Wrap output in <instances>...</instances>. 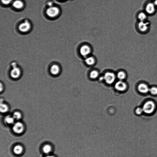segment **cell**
Listing matches in <instances>:
<instances>
[{
	"instance_id": "cell-1",
	"label": "cell",
	"mask_w": 157,
	"mask_h": 157,
	"mask_svg": "<svg viewBox=\"0 0 157 157\" xmlns=\"http://www.w3.org/2000/svg\"><path fill=\"white\" fill-rule=\"evenodd\" d=\"M93 47L90 44L83 42L78 46L76 52L78 56L84 59L93 54Z\"/></svg>"
},
{
	"instance_id": "cell-2",
	"label": "cell",
	"mask_w": 157,
	"mask_h": 157,
	"mask_svg": "<svg viewBox=\"0 0 157 157\" xmlns=\"http://www.w3.org/2000/svg\"><path fill=\"white\" fill-rule=\"evenodd\" d=\"M151 24L148 21H136L135 28L136 31L140 34L145 35L150 31Z\"/></svg>"
},
{
	"instance_id": "cell-3",
	"label": "cell",
	"mask_w": 157,
	"mask_h": 157,
	"mask_svg": "<svg viewBox=\"0 0 157 157\" xmlns=\"http://www.w3.org/2000/svg\"><path fill=\"white\" fill-rule=\"evenodd\" d=\"M142 107L144 114L148 115H151L153 114L156 111V105L154 101L148 100L144 102Z\"/></svg>"
},
{
	"instance_id": "cell-4",
	"label": "cell",
	"mask_w": 157,
	"mask_h": 157,
	"mask_svg": "<svg viewBox=\"0 0 157 157\" xmlns=\"http://www.w3.org/2000/svg\"><path fill=\"white\" fill-rule=\"evenodd\" d=\"M142 9L149 16H152L155 15L157 10V8L152 0L146 1L143 5Z\"/></svg>"
},
{
	"instance_id": "cell-5",
	"label": "cell",
	"mask_w": 157,
	"mask_h": 157,
	"mask_svg": "<svg viewBox=\"0 0 157 157\" xmlns=\"http://www.w3.org/2000/svg\"><path fill=\"white\" fill-rule=\"evenodd\" d=\"M102 76L103 81L107 85H111L116 82L117 78L116 74L113 71H107Z\"/></svg>"
},
{
	"instance_id": "cell-6",
	"label": "cell",
	"mask_w": 157,
	"mask_h": 157,
	"mask_svg": "<svg viewBox=\"0 0 157 157\" xmlns=\"http://www.w3.org/2000/svg\"><path fill=\"white\" fill-rule=\"evenodd\" d=\"M114 87L116 91L118 92L125 93L128 90L129 85L126 81L118 80L114 84Z\"/></svg>"
},
{
	"instance_id": "cell-7",
	"label": "cell",
	"mask_w": 157,
	"mask_h": 157,
	"mask_svg": "<svg viewBox=\"0 0 157 157\" xmlns=\"http://www.w3.org/2000/svg\"><path fill=\"white\" fill-rule=\"evenodd\" d=\"M137 90L138 92L142 94H147L149 93L150 86L146 83L141 82L137 86Z\"/></svg>"
},
{
	"instance_id": "cell-8",
	"label": "cell",
	"mask_w": 157,
	"mask_h": 157,
	"mask_svg": "<svg viewBox=\"0 0 157 157\" xmlns=\"http://www.w3.org/2000/svg\"><path fill=\"white\" fill-rule=\"evenodd\" d=\"M148 16L142 9L137 11L136 15V21H142L148 20Z\"/></svg>"
},
{
	"instance_id": "cell-9",
	"label": "cell",
	"mask_w": 157,
	"mask_h": 157,
	"mask_svg": "<svg viewBox=\"0 0 157 157\" xmlns=\"http://www.w3.org/2000/svg\"><path fill=\"white\" fill-rule=\"evenodd\" d=\"M84 60V64L89 67L93 66L96 65L97 62L96 57L93 54L89 56Z\"/></svg>"
},
{
	"instance_id": "cell-10",
	"label": "cell",
	"mask_w": 157,
	"mask_h": 157,
	"mask_svg": "<svg viewBox=\"0 0 157 157\" xmlns=\"http://www.w3.org/2000/svg\"><path fill=\"white\" fill-rule=\"evenodd\" d=\"M24 126L22 123L19 121L13 124V130L17 134H20L24 131Z\"/></svg>"
},
{
	"instance_id": "cell-11",
	"label": "cell",
	"mask_w": 157,
	"mask_h": 157,
	"mask_svg": "<svg viewBox=\"0 0 157 157\" xmlns=\"http://www.w3.org/2000/svg\"><path fill=\"white\" fill-rule=\"evenodd\" d=\"M59 13V10L56 7H52L48 8L47 11V15L51 17H54L57 16Z\"/></svg>"
},
{
	"instance_id": "cell-12",
	"label": "cell",
	"mask_w": 157,
	"mask_h": 157,
	"mask_svg": "<svg viewBox=\"0 0 157 157\" xmlns=\"http://www.w3.org/2000/svg\"><path fill=\"white\" fill-rule=\"evenodd\" d=\"M117 78L118 80L126 81L128 77L127 72L124 70H121L116 73Z\"/></svg>"
},
{
	"instance_id": "cell-13",
	"label": "cell",
	"mask_w": 157,
	"mask_h": 157,
	"mask_svg": "<svg viewBox=\"0 0 157 157\" xmlns=\"http://www.w3.org/2000/svg\"><path fill=\"white\" fill-rule=\"evenodd\" d=\"M88 75L89 78L93 80L98 79L100 76L99 71L96 69H93L90 71Z\"/></svg>"
},
{
	"instance_id": "cell-14",
	"label": "cell",
	"mask_w": 157,
	"mask_h": 157,
	"mask_svg": "<svg viewBox=\"0 0 157 157\" xmlns=\"http://www.w3.org/2000/svg\"><path fill=\"white\" fill-rule=\"evenodd\" d=\"M21 75V71L17 67H14L10 72V76L11 77L16 79L20 77Z\"/></svg>"
},
{
	"instance_id": "cell-15",
	"label": "cell",
	"mask_w": 157,
	"mask_h": 157,
	"mask_svg": "<svg viewBox=\"0 0 157 157\" xmlns=\"http://www.w3.org/2000/svg\"><path fill=\"white\" fill-rule=\"evenodd\" d=\"M19 28L21 31L25 32L30 30V25L29 22L26 21L20 24Z\"/></svg>"
},
{
	"instance_id": "cell-16",
	"label": "cell",
	"mask_w": 157,
	"mask_h": 157,
	"mask_svg": "<svg viewBox=\"0 0 157 157\" xmlns=\"http://www.w3.org/2000/svg\"><path fill=\"white\" fill-rule=\"evenodd\" d=\"M50 71L52 75L55 76L57 75L60 73V68L58 65L54 64L51 67Z\"/></svg>"
},
{
	"instance_id": "cell-17",
	"label": "cell",
	"mask_w": 157,
	"mask_h": 157,
	"mask_svg": "<svg viewBox=\"0 0 157 157\" xmlns=\"http://www.w3.org/2000/svg\"><path fill=\"white\" fill-rule=\"evenodd\" d=\"M15 119L13 116H7L4 118V121L8 124H13L15 123Z\"/></svg>"
},
{
	"instance_id": "cell-18",
	"label": "cell",
	"mask_w": 157,
	"mask_h": 157,
	"mask_svg": "<svg viewBox=\"0 0 157 157\" xmlns=\"http://www.w3.org/2000/svg\"><path fill=\"white\" fill-rule=\"evenodd\" d=\"M23 147L21 145H16L13 149L14 153L17 155L20 154L23 152Z\"/></svg>"
},
{
	"instance_id": "cell-19",
	"label": "cell",
	"mask_w": 157,
	"mask_h": 157,
	"mask_svg": "<svg viewBox=\"0 0 157 157\" xmlns=\"http://www.w3.org/2000/svg\"><path fill=\"white\" fill-rule=\"evenodd\" d=\"M52 150L51 146L48 144H47L44 145L43 147L42 150L43 152L46 154H49L51 153Z\"/></svg>"
},
{
	"instance_id": "cell-20",
	"label": "cell",
	"mask_w": 157,
	"mask_h": 157,
	"mask_svg": "<svg viewBox=\"0 0 157 157\" xmlns=\"http://www.w3.org/2000/svg\"><path fill=\"white\" fill-rule=\"evenodd\" d=\"M1 113H7L9 110V107L7 105L3 103H1V107H0Z\"/></svg>"
},
{
	"instance_id": "cell-21",
	"label": "cell",
	"mask_w": 157,
	"mask_h": 157,
	"mask_svg": "<svg viewBox=\"0 0 157 157\" xmlns=\"http://www.w3.org/2000/svg\"><path fill=\"white\" fill-rule=\"evenodd\" d=\"M13 6L17 9H21L23 7L24 4L21 1L16 0L13 3Z\"/></svg>"
},
{
	"instance_id": "cell-22",
	"label": "cell",
	"mask_w": 157,
	"mask_h": 157,
	"mask_svg": "<svg viewBox=\"0 0 157 157\" xmlns=\"http://www.w3.org/2000/svg\"><path fill=\"white\" fill-rule=\"evenodd\" d=\"M149 93L153 96H157V86H153L150 87Z\"/></svg>"
},
{
	"instance_id": "cell-23",
	"label": "cell",
	"mask_w": 157,
	"mask_h": 157,
	"mask_svg": "<svg viewBox=\"0 0 157 157\" xmlns=\"http://www.w3.org/2000/svg\"><path fill=\"white\" fill-rule=\"evenodd\" d=\"M136 114L138 116H141L144 113L142 107H137L134 110Z\"/></svg>"
},
{
	"instance_id": "cell-24",
	"label": "cell",
	"mask_w": 157,
	"mask_h": 157,
	"mask_svg": "<svg viewBox=\"0 0 157 157\" xmlns=\"http://www.w3.org/2000/svg\"><path fill=\"white\" fill-rule=\"evenodd\" d=\"M15 120H19L22 118L21 114L19 111H15L13 114L12 116Z\"/></svg>"
},
{
	"instance_id": "cell-25",
	"label": "cell",
	"mask_w": 157,
	"mask_h": 157,
	"mask_svg": "<svg viewBox=\"0 0 157 157\" xmlns=\"http://www.w3.org/2000/svg\"><path fill=\"white\" fill-rule=\"evenodd\" d=\"M12 0H1L2 2L4 4L7 5L12 2Z\"/></svg>"
},
{
	"instance_id": "cell-26",
	"label": "cell",
	"mask_w": 157,
	"mask_h": 157,
	"mask_svg": "<svg viewBox=\"0 0 157 157\" xmlns=\"http://www.w3.org/2000/svg\"><path fill=\"white\" fill-rule=\"evenodd\" d=\"M152 1L157 8V0H152Z\"/></svg>"
},
{
	"instance_id": "cell-27",
	"label": "cell",
	"mask_w": 157,
	"mask_h": 157,
	"mask_svg": "<svg viewBox=\"0 0 157 157\" xmlns=\"http://www.w3.org/2000/svg\"><path fill=\"white\" fill-rule=\"evenodd\" d=\"M4 86H3V85H2V83H1V92L2 91V89H3V90L4 89Z\"/></svg>"
},
{
	"instance_id": "cell-28",
	"label": "cell",
	"mask_w": 157,
	"mask_h": 157,
	"mask_svg": "<svg viewBox=\"0 0 157 157\" xmlns=\"http://www.w3.org/2000/svg\"><path fill=\"white\" fill-rule=\"evenodd\" d=\"M55 157L54 156H52V155H48V156H47L46 157Z\"/></svg>"
},
{
	"instance_id": "cell-29",
	"label": "cell",
	"mask_w": 157,
	"mask_h": 157,
	"mask_svg": "<svg viewBox=\"0 0 157 157\" xmlns=\"http://www.w3.org/2000/svg\"><path fill=\"white\" fill-rule=\"evenodd\" d=\"M48 4L49 6H51L52 5V3L51 2H49L48 3Z\"/></svg>"
}]
</instances>
